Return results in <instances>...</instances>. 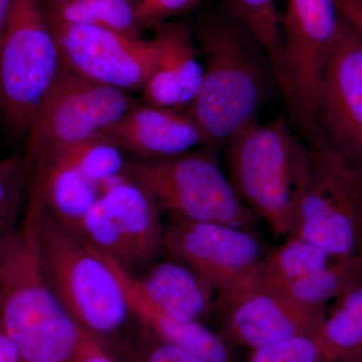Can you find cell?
Wrapping results in <instances>:
<instances>
[{"label":"cell","mask_w":362,"mask_h":362,"mask_svg":"<svg viewBox=\"0 0 362 362\" xmlns=\"http://www.w3.org/2000/svg\"><path fill=\"white\" fill-rule=\"evenodd\" d=\"M42 161L58 162L70 166L100 188L124 175L127 164L122 150L102 133L37 162Z\"/></svg>","instance_id":"obj_24"},{"label":"cell","mask_w":362,"mask_h":362,"mask_svg":"<svg viewBox=\"0 0 362 362\" xmlns=\"http://www.w3.org/2000/svg\"><path fill=\"white\" fill-rule=\"evenodd\" d=\"M138 283L157 308L177 320L199 321L214 305L213 286L177 259L156 264Z\"/></svg>","instance_id":"obj_19"},{"label":"cell","mask_w":362,"mask_h":362,"mask_svg":"<svg viewBox=\"0 0 362 362\" xmlns=\"http://www.w3.org/2000/svg\"><path fill=\"white\" fill-rule=\"evenodd\" d=\"M338 300L332 313L325 314L315 337L327 362H347L362 352V282Z\"/></svg>","instance_id":"obj_21"},{"label":"cell","mask_w":362,"mask_h":362,"mask_svg":"<svg viewBox=\"0 0 362 362\" xmlns=\"http://www.w3.org/2000/svg\"><path fill=\"white\" fill-rule=\"evenodd\" d=\"M216 148L127 162L124 175L141 185L159 209L197 223H221L255 233L256 218L221 168Z\"/></svg>","instance_id":"obj_5"},{"label":"cell","mask_w":362,"mask_h":362,"mask_svg":"<svg viewBox=\"0 0 362 362\" xmlns=\"http://www.w3.org/2000/svg\"><path fill=\"white\" fill-rule=\"evenodd\" d=\"M340 20L335 0H287L281 16L285 64L282 94L310 145L321 140L318 129L321 86Z\"/></svg>","instance_id":"obj_9"},{"label":"cell","mask_w":362,"mask_h":362,"mask_svg":"<svg viewBox=\"0 0 362 362\" xmlns=\"http://www.w3.org/2000/svg\"><path fill=\"white\" fill-rule=\"evenodd\" d=\"M226 11L252 33L265 52L281 90L285 86L281 16L276 0H223Z\"/></svg>","instance_id":"obj_23"},{"label":"cell","mask_w":362,"mask_h":362,"mask_svg":"<svg viewBox=\"0 0 362 362\" xmlns=\"http://www.w3.org/2000/svg\"><path fill=\"white\" fill-rule=\"evenodd\" d=\"M44 1H45V0H44Z\"/></svg>","instance_id":"obj_35"},{"label":"cell","mask_w":362,"mask_h":362,"mask_svg":"<svg viewBox=\"0 0 362 362\" xmlns=\"http://www.w3.org/2000/svg\"><path fill=\"white\" fill-rule=\"evenodd\" d=\"M25 169L32 175L30 199L77 233L83 218L99 199L101 188L76 169L58 162H37Z\"/></svg>","instance_id":"obj_18"},{"label":"cell","mask_w":362,"mask_h":362,"mask_svg":"<svg viewBox=\"0 0 362 362\" xmlns=\"http://www.w3.org/2000/svg\"><path fill=\"white\" fill-rule=\"evenodd\" d=\"M338 11L362 39V0H335Z\"/></svg>","instance_id":"obj_31"},{"label":"cell","mask_w":362,"mask_h":362,"mask_svg":"<svg viewBox=\"0 0 362 362\" xmlns=\"http://www.w3.org/2000/svg\"><path fill=\"white\" fill-rule=\"evenodd\" d=\"M291 233L337 261L354 258L361 249L362 171L325 142L308 149Z\"/></svg>","instance_id":"obj_6"},{"label":"cell","mask_w":362,"mask_h":362,"mask_svg":"<svg viewBox=\"0 0 362 362\" xmlns=\"http://www.w3.org/2000/svg\"><path fill=\"white\" fill-rule=\"evenodd\" d=\"M42 8L45 18L66 25L98 26L133 37L142 28L128 0H45Z\"/></svg>","instance_id":"obj_20"},{"label":"cell","mask_w":362,"mask_h":362,"mask_svg":"<svg viewBox=\"0 0 362 362\" xmlns=\"http://www.w3.org/2000/svg\"><path fill=\"white\" fill-rule=\"evenodd\" d=\"M160 45L156 69L142 87L146 104L176 109L194 102L201 89L204 68L197 58L194 30L185 23L154 26Z\"/></svg>","instance_id":"obj_15"},{"label":"cell","mask_w":362,"mask_h":362,"mask_svg":"<svg viewBox=\"0 0 362 362\" xmlns=\"http://www.w3.org/2000/svg\"><path fill=\"white\" fill-rule=\"evenodd\" d=\"M100 199L122 235L130 265L149 263L163 250L164 226L151 195L126 175L101 187Z\"/></svg>","instance_id":"obj_16"},{"label":"cell","mask_w":362,"mask_h":362,"mask_svg":"<svg viewBox=\"0 0 362 362\" xmlns=\"http://www.w3.org/2000/svg\"><path fill=\"white\" fill-rule=\"evenodd\" d=\"M101 133L122 151L139 159L175 156L211 147L206 133L189 113L146 103L135 104Z\"/></svg>","instance_id":"obj_14"},{"label":"cell","mask_w":362,"mask_h":362,"mask_svg":"<svg viewBox=\"0 0 362 362\" xmlns=\"http://www.w3.org/2000/svg\"><path fill=\"white\" fill-rule=\"evenodd\" d=\"M143 28L156 26L173 16L187 13L202 0H128Z\"/></svg>","instance_id":"obj_28"},{"label":"cell","mask_w":362,"mask_h":362,"mask_svg":"<svg viewBox=\"0 0 362 362\" xmlns=\"http://www.w3.org/2000/svg\"><path fill=\"white\" fill-rule=\"evenodd\" d=\"M325 314V307L308 306L256 288L230 306L221 337L252 350L292 338L315 337Z\"/></svg>","instance_id":"obj_13"},{"label":"cell","mask_w":362,"mask_h":362,"mask_svg":"<svg viewBox=\"0 0 362 362\" xmlns=\"http://www.w3.org/2000/svg\"><path fill=\"white\" fill-rule=\"evenodd\" d=\"M45 21L62 62L95 82L125 92L142 89L156 69L160 52L156 37L144 40L98 26Z\"/></svg>","instance_id":"obj_11"},{"label":"cell","mask_w":362,"mask_h":362,"mask_svg":"<svg viewBox=\"0 0 362 362\" xmlns=\"http://www.w3.org/2000/svg\"><path fill=\"white\" fill-rule=\"evenodd\" d=\"M40 261L47 280L71 318L101 340L119 332L131 311L108 259L30 199Z\"/></svg>","instance_id":"obj_3"},{"label":"cell","mask_w":362,"mask_h":362,"mask_svg":"<svg viewBox=\"0 0 362 362\" xmlns=\"http://www.w3.org/2000/svg\"><path fill=\"white\" fill-rule=\"evenodd\" d=\"M138 362H202L185 350L161 341L154 337L140 354Z\"/></svg>","instance_id":"obj_29"},{"label":"cell","mask_w":362,"mask_h":362,"mask_svg":"<svg viewBox=\"0 0 362 362\" xmlns=\"http://www.w3.org/2000/svg\"><path fill=\"white\" fill-rule=\"evenodd\" d=\"M247 362H327L315 337L292 338L252 349Z\"/></svg>","instance_id":"obj_27"},{"label":"cell","mask_w":362,"mask_h":362,"mask_svg":"<svg viewBox=\"0 0 362 362\" xmlns=\"http://www.w3.org/2000/svg\"><path fill=\"white\" fill-rule=\"evenodd\" d=\"M347 362H362V352L361 354H359V356L354 357V358H352L351 361Z\"/></svg>","instance_id":"obj_33"},{"label":"cell","mask_w":362,"mask_h":362,"mask_svg":"<svg viewBox=\"0 0 362 362\" xmlns=\"http://www.w3.org/2000/svg\"><path fill=\"white\" fill-rule=\"evenodd\" d=\"M318 129L321 141L362 171V39L342 16L321 86Z\"/></svg>","instance_id":"obj_12"},{"label":"cell","mask_w":362,"mask_h":362,"mask_svg":"<svg viewBox=\"0 0 362 362\" xmlns=\"http://www.w3.org/2000/svg\"><path fill=\"white\" fill-rule=\"evenodd\" d=\"M354 259H356L357 271H358L359 276H361V278L362 279V244L361 249H359L356 257H354Z\"/></svg>","instance_id":"obj_32"},{"label":"cell","mask_w":362,"mask_h":362,"mask_svg":"<svg viewBox=\"0 0 362 362\" xmlns=\"http://www.w3.org/2000/svg\"><path fill=\"white\" fill-rule=\"evenodd\" d=\"M134 105L125 90L95 82L62 62L26 135L25 166L99 134Z\"/></svg>","instance_id":"obj_8"},{"label":"cell","mask_w":362,"mask_h":362,"mask_svg":"<svg viewBox=\"0 0 362 362\" xmlns=\"http://www.w3.org/2000/svg\"><path fill=\"white\" fill-rule=\"evenodd\" d=\"M163 249L213 286L228 307L258 288L266 259L256 233L173 216L164 226Z\"/></svg>","instance_id":"obj_10"},{"label":"cell","mask_w":362,"mask_h":362,"mask_svg":"<svg viewBox=\"0 0 362 362\" xmlns=\"http://www.w3.org/2000/svg\"><path fill=\"white\" fill-rule=\"evenodd\" d=\"M308 149L284 116L252 123L226 143V170L238 197L276 238L294 226Z\"/></svg>","instance_id":"obj_4"},{"label":"cell","mask_w":362,"mask_h":362,"mask_svg":"<svg viewBox=\"0 0 362 362\" xmlns=\"http://www.w3.org/2000/svg\"><path fill=\"white\" fill-rule=\"evenodd\" d=\"M197 37L206 66L188 113L216 148L258 121L276 78L261 45L228 11L204 18Z\"/></svg>","instance_id":"obj_2"},{"label":"cell","mask_w":362,"mask_h":362,"mask_svg":"<svg viewBox=\"0 0 362 362\" xmlns=\"http://www.w3.org/2000/svg\"><path fill=\"white\" fill-rule=\"evenodd\" d=\"M25 162L0 158V237L16 228L23 202Z\"/></svg>","instance_id":"obj_26"},{"label":"cell","mask_w":362,"mask_h":362,"mask_svg":"<svg viewBox=\"0 0 362 362\" xmlns=\"http://www.w3.org/2000/svg\"><path fill=\"white\" fill-rule=\"evenodd\" d=\"M359 282L362 279L354 257L334 261L322 270L269 291L280 293L308 306L325 307L329 300L339 298Z\"/></svg>","instance_id":"obj_25"},{"label":"cell","mask_w":362,"mask_h":362,"mask_svg":"<svg viewBox=\"0 0 362 362\" xmlns=\"http://www.w3.org/2000/svg\"><path fill=\"white\" fill-rule=\"evenodd\" d=\"M0 321L25 362H78L90 335L49 284L28 213L20 228L0 237Z\"/></svg>","instance_id":"obj_1"},{"label":"cell","mask_w":362,"mask_h":362,"mask_svg":"<svg viewBox=\"0 0 362 362\" xmlns=\"http://www.w3.org/2000/svg\"><path fill=\"white\" fill-rule=\"evenodd\" d=\"M62 66L40 0H13L0 35V108L16 134L28 135Z\"/></svg>","instance_id":"obj_7"},{"label":"cell","mask_w":362,"mask_h":362,"mask_svg":"<svg viewBox=\"0 0 362 362\" xmlns=\"http://www.w3.org/2000/svg\"><path fill=\"white\" fill-rule=\"evenodd\" d=\"M78 362H118L107 351L103 342L88 335L78 354Z\"/></svg>","instance_id":"obj_30"},{"label":"cell","mask_w":362,"mask_h":362,"mask_svg":"<svg viewBox=\"0 0 362 362\" xmlns=\"http://www.w3.org/2000/svg\"><path fill=\"white\" fill-rule=\"evenodd\" d=\"M334 261L320 247L291 233L282 246L266 257L258 288L277 289L322 270Z\"/></svg>","instance_id":"obj_22"},{"label":"cell","mask_w":362,"mask_h":362,"mask_svg":"<svg viewBox=\"0 0 362 362\" xmlns=\"http://www.w3.org/2000/svg\"><path fill=\"white\" fill-rule=\"evenodd\" d=\"M0 324H1V321H0Z\"/></svg>","instance_id":"obj_34"},{"label":"cell","mask_w":362,"mask_h":362,"mask_svg":"<svg viewBox=\"0 0 362 362\" xmlns=\"http://www.w3.org/2000/svg\"><path fill=\"white\" fill-rule=\"evenodd\" d=\"M104 256L123 286L132 314L141 320L152 337L185 350L202 362H233L232 351L225 338L199 321L177 320L164 313L143 293L137 279L128 273L127 268L111 257Z\"/></svg>","instance_id":"obj_17"}]
</instances>
